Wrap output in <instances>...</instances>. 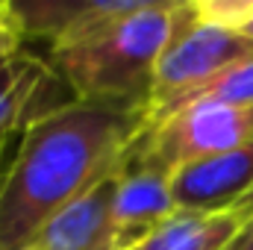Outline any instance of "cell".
Masks as SVG:
<instances>
[{"instance_id":"obj_11","label":"cell","mask_w":253,"mask_h":250,"mask_svg":"<svg viewBox=\"0 0 253 250\" xmlns=\"http://www.w3.org/2000/svg\"><path fill=\"white\" fill-rule=\"evenodd\" d=\"M203 21L253 42V0H194Z\"/></svg>"},{"instance_id":"obj_5","label":"cell","mask_w":253,"mask_h":250,"mask_svg":"<svg viewBox=\"0 0 253 250\" xmlns=\"http://www.w3.org/2000/svg\"><path fill=\"white\" fill-rule=\"evenodd\" d=\"M177 212L168 174L124 156L112 177V227L118 250L138 248Z\"/></svg>"},{"instance_id":"obj_9","label":"cell","mask_w":253,"mask_h":250,"mask_svg":"<svg viewBox=\"0 0 253 250\" xmlns=\"http://www.w3.org/2000/svg\"><path fill=\"white\" fill-rule=\"evenodd\" d=\"M248 215L239 209L177 212L165 227L132 250H227L245 230Z\"/></svg>"},{"instance_id":"obj_12","label":"cell","mask_w":253,"mask_h":250,"mask_svg":"<svg viewBox=\"0 0 253 250\" xmlns=\"http://www.w3.org/2000/svg\"><path fill=\"white\" fill-rule=\"evenodd\" d=\"M21 39H24V30H21L15 3H0V62L21 50Z\"/></svg>"},{"instance_id":"obj_6","label":"cell","mask_w":253,"mask_h":250,"mask_svg":"<svg viewBox=\"0 0 253 250\" xmlns=\"http://www.w3.org/2000/svg\"><path fill=\"white\" fill-rule=\"evenodd\" d=\"M171 194L180 212H221L233 209L253 186V141L180 165L168 174Z\"/></svg>"},{"instance_id":"obj_8","label":"cell","mask_w":253,"mask_h":250,"mask_svg":"<svg viewBox=\"0 0 253 250\" xmlns=\"http://www.w3.org/2000/svg\"><path fill=\"white\" fill-rule=\"evenodd\" d=\"M53 85V68L18 50L0 62V147L21 129L44 115L36 109L44 88Z\"/></svg>"},{"instance_id":"obj_13","label":"cell","mask_w":253,"mask_h":250,"mask_svg":"<svg viewBox=\"0 0 253 250\" xmlns=\"http://www.w3.org/2000/svg\"><path fill=\"white\" fill-rule=\"evenodd\" d=\"M227 250H253V218H248L245 230L239 233V239H236Z\"/></svg>"},{"instance_id":"obj_4","label":"cell","mask_w":253,"mask_h":250,"mask_svg":"<svg viewBox=\"0 0 253 250\" xmlns=\"http://www.w3.org/2000/svg\"><path fill=\"white\" fill-rule=\"evenodd\" d=\"M248 56H253V42L203 21L194 9V0L191 3L177 0L174 30L156 62L153 91H150V103L144 109L141 124L159 118L186 91L203 85L224 68L242 62Z\"/></svg>"},{"instance_id":"obj_3","label":"cell","mask_w":253,"mask_h":250,"mask_svg":"<svg viewBox=\"0 0 253 250\" xmlns=\"http://www.w3.org/2000/svg\"><path fill=\"white\" fill-rule=\"evenodd\" d=\"M253 141V103H189L138 129L126 159L171 174L180 165L209 159Z\"/></svg>"},{"instance_id":"obj_14","label":"cell","mask_w":253,"mask_h":250,"mask_svg":"<svg viewBox=\"0 0 253 250\" xmlns=\"http://www.w3.org/2000/svg\"><path fill=\"white\" fill-rule=\"evenodd\" d=\"M233 209H239L242 215L253 218V186H251V191H248V194H245V197H242V200H239L236 206H233Z\"/></svg>"},{"instance_id":"obj_2","label":"cell","mask_w":253,"mask_h":250,"mask_svg":"<svg viewBox=\"0 0 253 250\" xmlns=\"http://www.w3.org/2000/svg\"><path fill=\"white\" fill-rule=\"evenodd\" d=\"M177 0H141L132 12L50 50L53 74L80 103L141 112L150 103L156 62L174 30Z\"/></svg>"},{"instance_id":"obj_1","label":"cell","mask_w":253,"mask_h":250,"mask_svg":"<svg viewBox=\"0 0 253 250\" xmlns=\"http://www.w3.org/2000/svg\"><path fill=\"white\" fill-rule=\"evenodd\" d=\"M141 118L71 100L24 126L15 156L0 171V250L33 245L53 215L106 183L132 147Z\"/></svg>"},{"instance_id":"obj_10","label":"cell","mask_w":253,"mask_h":250,"mask_svg":"<svg viewBox=\"0 0 253 250\" xmlns=\"http://www.w3.org/2000/svg\"><path fill=\"white\" fill-rule=\"evenodd\" d=\"M189 103H236V106L253 103V56L230 65V68H224L221 74H215V77L206 80L203 85L186 91V94H183L168 112H162L159 118H165V115H171V112H177V109H183V106H189ZM159 118H153V121H159ZM153 121H147V124H153Z\"/></svg>"},{"instance_id":"obj_7","label":"cell","mask_w":253,"mask_h":250,"mask_svg":"<svg viewBox=\"0 0 253 250\" xmlns=\"http://www.w3.org/2000/svg\"><path fill=\"white\" fill-rule=\"evenodd\" d=\"M112 177L53 215L33 245L39 250H118L112 227Z\"/></svg>"},{"instance_id":"obj_15","label":"cell","mask_w":253,"mask_h":250,"mask_svg":"<svg viewBox=\"0 0 253 250\" xmlns=\"http://www.w3.org/2000/svg\"><path fill=\"white\" fill-rule=\"evenodd\" d=\"M12 250H39L36 245H24V248H12Z\"/></svg>"}]
</instances>
